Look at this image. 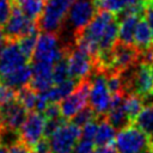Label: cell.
Instances as JSON below:
<instances>
[{"mask_svg": "<svg viewBox=\"0 0 153 153\" xmlns=\"http://www.w3.org/2000/svg\"><path fill=\"white\" fill-rule=\"evenodd\" d=\"M44 123L45 117L42 112L30 111L18 130L19 140L32 149L36 143L44 137Z\"/></svg>", "mask_w": 153, "mask_h": 153, "instance_id": "cell-9", "label": "cell"}, {"mask_svg": "<svg viewBox=\"0 0 153 153\" xmlns=\"http://www.w3.org/2000/svg\"><path fill=\"white\" fill-rule=\"evenodd\" d=\"M79 82L80 81H76V80L69 78L68 80H66L61 84L53 85L50 88H48L47 91H43L42 93L47 98L48 103H59L62 99H65L67 96H69L75 90V87L78 86Z\"/></svg>", "mask_w": 153, "mask_h": 153, "instance_id": "cell-18", "label": "cell"}, {"mask_svg": "<svg viewBox=\"0 0 153 153\" xmlns=\"http://www.w3.org/2000/svg\"><path fill=\"white\" fill-rule=\"evenodd\" d=\"M45 1H47V0H45Z\"/></svg>", "mask_w": 153, "mask_h": 153, "instance_id": "cell-42", "label": "cell"}, {"mask_svg": "<svg viewBox=\"0 0 153 153\" xmlns=\"http://www.w3.org/2000/svg\"><path fill=\"white\" fill-rule=\"evenodd\" d=\"M26 111L17 99L0 105V128L18 131L27 116Z\"/></svg>", "mask_w": 153, "mask_h": 153, "instance_id": "cell-13", "label": "cell"}, {"mask_svg": "<svg viewBox=\"0 0 153 153\" xmlns=\"http://www.w3.org/2000/svg\"><path fill=\"white\" fill-rule=\"evenodd\" d=\"M98 118V115L94 112V110L88 105H86L84 109H81L75 116L72 117L71 122H73L74 124L79 126V127H82L84 124H86L87 122L90 121H93V120H97Z\"/></svg>", "mask_w": 153, "mask_h": 153, "instance_id": "cell-28", "label": "cell"}, {"mask_svg": "<svg viewBox=\"0 0 153 153\" xmlns=\"http://www.w3.org/2000/svg\"><path fill=\"white\" fill-rule=\"evenodd\" d=\"M29 60L22 53L17 41H7L0 51V76L25 65Z\"/></svg>", "mask_w": 153, "mask_h": 153, "instance_id": "cell-14", "label": "cell"}, {"mask_svg": "<svg viewBox=\"0 0 153 153\" xmlns=\"http://www.w3.org/2000/svg\"><path fill=\"white\" fill-rule=\"evenodd\" d=\"M88 93H90V80L84 79L81 80L75 90L67 96L60 103L61 115L65 120H72L81 109L87 105L88 102Z\"/></svg>", "mask_w": 153, "mask_h": 153, "instance_id": "cell-11", "label": "cell"}, {"mask_svg": "<svg viewBox=\"0 0 153 153\" xmlns=\"http://www.w3.org/2000/svg\"><path fill=\"white\" fill-rule=\"evenodd\" d=\"M134 45L139 51L153 45V33L145 19H140L136 25L134 33Z\"/></svg>", "mask_w": 153, "mask_h": 153, "instance_id": "cell-19", "label": "cell"}, {"mask_svg": "<svg viewBox=\"0 0 153 153\" xmlns=\"http://www.w3.org/2000/svg\"><path fill=\"white\" fill-rule=\"evenodd\" d=\"M37 33H38V31L30 33V35H26V36H24L17 41L22 53L25 55V57L27 60H31V57H32V54H33V50L36 47V42H37V37H38Z\"/></svg>", "mask_w": 153, "mask_h": 153, "instance_id": "cell-27", "label": "cell"}, {"mask_svg": "<svg viewBox=\"0 0 153 153\" xmlns=\"http://www.w3.org/2000/svg\"><path fill=\"white\" fill-rule=\"evenodd\" d=\"M98 12L94 0H74L67 12V23L74 37L79 35Z\"/></svg>", "mask_w": 153, "mask_h": 153, "instance_id": "cell-7", "label": "cell"}, {"mask_svg": "<svg viewBox=\"0 0 153 153\" xmlns=\"http://www.w3.org/2000/svg\"><path fill=\"white\" fill-rule=\"evenodd\" d=\"M126 93H135L143 99L153 96V65L139 61L133 66L130 74L121 72Z\"/></svg>", "mask_w": 153, "mask_h": 153, "instance_id": "cell-1", "label": "cell"}, {"mask_svg": "<svg viewBox=\"0 0 153 153\" xmlns=\"http://www.w3.org/2000/svg\"><path fill=\"white\" fill-rule=\"evenodd\" d=\"M140 61V51L135 45L116 42L111 49V68L109 72H123ZM108 72V73H109Z\"/></svg>", "mask_w": 153, "mask_h": 153, "instance_id": "cell-12", "label": "cell"}, {"mask_svg": "<svg viewBox=\"0 0 153 153\" xmlns=\"http://www.w3.org/2000/svg\"><path fill=\"white\" fill-rule=\"evenodd\" d=\"M98 129L97 134L94 136V145L97 146H103V145H109L112 141H115L116 137V129L104 118V117H98Z\"/></svg>", "mask_w": 153, "mask_h": 153, "instance_id": "cell-21", "label": "cell"}, {"mask_svg": "<svg viewBox=\"0 0 153 153\" xmlns=\"http://www.w3.org/2000/svg\"><path fill=\"white\" fill-rule=\"evenodd\" d=\"M81 137V129L73 122H65L48 139L50 153H72Z\"/></svg>", "mask_w": 153, "mask_h": 153, "instance_id": "cell-6", "label": "cell"}, {"mask_svg": "<svg viewBox=\"0 0 153 153\" xmlns=\"http://www.w3.org/2000/svg\"><path fill=\"white\" fill-rule=\"evenodd\" d=\"M96 74L90 81V93L88 103L90 106L94 110L98 117H104L110 108L111 92L106 85V75L103 71L96 69Z\"/></svg>", "mask_w": 153, "mask_h": 153, "instance_id": "cell-5", "label": "cell"}, {"mask_svg": "<svg viewBox=\"0 0 153 153\" xmlns=\"http://www.w3.org/2000/svg\"><path fill=\"white\" fill-rule=\"evenodd\" d=\"M12 4L26 17L37 20L44 10L45 0H12Z\"/></svg>", "mask_w": 153, "mask_h": 153, "instance_id": "cell-20", "label": "cell"}, {"mask_svg": "<svg viewBox=\"0 0 153 153\" xmlns=\"http://www.w3.org/2000/svg\"><path fill=\"white\" fill-rule=\"evenodd\" d=\"M143 17H145V20L148 24V26H149V29L152 30V33H153V0H148L145 4Z\"/></svg>", "mask_w": 153, "mask_h": 153, "instance_id": "cell-35", "label": "cell"}, {"mask_svg": "<svg viewBox=\"0 0 153 153\" xmlns=\"http://www.w3.org/2000/svg\"><path fill=\"white\" fill-rule=\"evenodd\" d=\"M0 153H8V151H7V147H5V146L0 145Z\"/></svg>", "mask_w": 153, "mask_h": 153, "instance_id": "cell-39", "label": "cell"}, {"mask_svg": "<svg viewBox=\"0 0 153 153\" xmlns=\"http://www.w3.org/2000/svg\"><path fill=\"white\" fill-rule=\"evenodd\" d=\"M42 114L44 115L45 118H56V117H61L62 116L61 115L60 104H57V103H49Z\"/></svg>", "mask_w": 153, "mask_h": 153, "instance_id": "cell-34", "label": "cell"}, {"mask_svg": "<svg viewBox=\"0 0 153 153\" xmlns=\"http://www.w3.org/2000/svg\"><path fill=\"white\" fill-rule=\"evenodd\" d=\"M12 0H0V27H2L8 20L12 13Z\"/></svg>", "mask_w": 153, "mask_h": 153, "instance_id": "cell-30", "label": "cell"}, {"mask_svg": "<svg viewBox=\"0 0 153 153\" xmlns=\"http://www.w3.org/2000/svg\"><path fill=\"white\" fill-rule=\"evenodd\" d=\"M32 62H33V65L31 66L32 76L29 82V86L37 93L47 91L54 84L51 78L53 65L42 61H32Z\"/></svg>", "mask_w": 153, "mask_h": 153, "instance_id": "cell-15", "label": "cell"}, {"mask_svg": "<svg viewBox=\"0 0 153 153\" xmlns=\"http://www.w3.org/2000/svg\"><path fill=\"white\" fill-rule=\"evenodd\" d=\"M51 78H53L54 84H61V82H63L71 78L66 55L62 59H60L57 62L54 63L53 71H51Z\"/></svg>", "mask_w": 153, "mask_h": 153, "instance_id": "cell-26", "label": "cell"}, {"mask_svg": "<svg viewBox=\"0 0 153 153\" xmlns=\"http://www.w3.org/2000/svg\"><path fill=\"white\" fill-rule=\"evenodd\" d=\"M143 98L135 94V93H127L126 98H124V103H123V108L124 111L130 121V123H133L136 118V116L139 115V112L142 110L143 108Z\"/></svg>", "mask_w": 153, "mask_h": 153, "instance_id": "cell-24", "label": "cell"}, {"mask_svg": "<svg viewBox=\"0 0 153 153\" xmlns=\"http://www.w3.org/2000/svg\"><path fill=\"white\" fill-rule=\"evenodd\" d=\"M74 0H48L42 14L37 19V26L43 32L57 33L63 19Z\"/></svg>", "mask_w": 153, "mask_h": 153, "instance_id": "cell-3", "label": "cell"}, {"mask_svg": "<svg viewBox=\"0 0 153 153\" xmlns=\"http://www.w3.org/2000/svg\"><path fill=\"white\" fill-rule=\"evenodd\" d=\"M149 145H151V151H152V153H153V136L149 139Z\"/></svg>", "mask_w": 153, "mask_h": 153, "instance_id": "cell-40", "label": "cell"}, {"mask_svg": "<svg viewBox=\"0 0 153 153\" xmlns=\"http://www.w3.org/2000/svg\"><path fill=\"white\" fill-rule=\"evenodd\" d=\"M29 153H37V152H36V151H35V149H32V151H30V152H29Z\"/></svg>", "mask_w": 153, "mask_h": 153, "instance_id": "cell-41", "label": "cell"}, {"mask_svg": "<svg viewBox=\"0 0 153 153\" xmlns=\"http://www.w3.org/2000/svg\"><path fill=\"white\" fill-rule=\"evenodd\" d=\"M140 17L141 16L139 14H129L121 18V20L118 19V43L134 45V33L136 25L140 20Z\"/></svg>", "mask_w": 153, "mask_h": 153, "instance_id": "cell-17", "label": "cell"}, {"mask_svg": "<svg viewBox=\"0 0 153 153\" xmlns=\"http://www.w3.org/2000/svg\"><path fill=\"white\" fill-rule=\"evenodd\" d=\"M29 149L30 148L25 143H23L20 140L14 142L13 145L8 146V148H7L8 153H29Z\"/></svg>", "mask_w": 153, "mask_h": 153, "instance_id": "cell-36", "label": "cell"}, {"mask_svg": "<svg viewBox=\"0 0 153 153\" xmlns=\"http://www.w3.org/2000/svg\"><path fill=\"white\" fill-rule=\"evenodd\" d=\"M6 42H7V39H6V37H5V33H4V31H2L1 27H0V51H1V49L4 48V45L6 44Z\"/></svg>", "mask_w": 153, "mask_h": 153, "instance_id": "cell-38", "label": "cell"}, {"mask_svg": "<svg viewBox=\"0 0 153 153\" xmlns=\"http://www.w3.org/2000/svg\"><path fill=\"white\" fill-rule=\"evenodd\" d=\"M66 57H67L69 75L72 79L76 81H81L84 79L90 78V74L94 68L93 59L90 55L81 51L76 47L72 49L71 47L67 45Z\"/></svg>", "mask_w": 153, "mask_h": 153, "instance_id": "cell-10", "label": "cell"}, {"mask_svg": "<svg viewBox=\"0 0 153 153\" xmlns=\"http://www.w3.org/2000/svg\"><path fill=\"white\" fill-rule=\"evenodd\" d=\"M115 147L117 153H152L148 135L133 123L118 130Z\"/></svg>", "mask_w": 153, "mask_h": 153, "instance_id": "cell-2", "label": "cell"}, {"mask_svg": "<svg viewBox=\"0 0 153 153\" xmlns=\"http://www.w3.org/2000/svg\"><path fill=\"white\" fill-rule=\"evenodd\" d=\"M16 94H17L16 90H13V88H11V87L0 82V105L7 103L10 100L16 99Z\"/></svg>", "mask_w": 153, "mask_h": 153, "instance_id": "cell-33", "label": "cell"}, {"mask_svg": "<svg viewBox=\"0 0 153 153\" xmlns=\"http://www.w3.org/2000/svg\"><path fill=\"white\" fill-rule=\"evenodd\" d=\"M133 123L137 128H140L145 134L152 137L153 136V103L148 104L147 106H143Z\"/></svg>", "mask_w": 153, "mask_h": 153, "instance_id": "cell-22", "label": "cell"}, {"mask_svg": "<svg viewBox=\"0 0 153 153\" xmlns=\"http://www.w3.org/2000/svg\"><path fill=\"white\" fill-rule=\"evenodd\" d=\"M31 76H32V68H31V66L25 63V65L18 67L17 69L0 76V82L17 91L20 87L29 85Z\"/></svg>", "mask_w": 153, "mask_h": 153, "instance_id": "cell-16", "label": "cell"}, {"mask_svg": "<svg viewBox=\"0 0 153 153\" xmlns=\"http://www.w3.org/2000/svg\"><path fill=\"white\" fill-rule=\"evenodd\" d=\"M67 45L61 47L57 33L43 32L37 37L36 47L32 54V61H42L54 66L60 59L66 55Z\"/></svg>", "mask_w": 153, "mask_h": 153, "instance_id": "cell-4", "label": "cell"}, {"mask_svg": "<svg viewBox=\"0 0 153 153\" xmlns=\"http://www.w3.org/2000/svg\"><path fill=\"white\" fill-rule=\"evenodd\" d=\"M65 122H66V120L62 116L61 117H56V118H45V123H44V137H49Z\"/></svg>", "mask_w": 153, "mask_h": 153, "instance_id": "cell-29", "label": "cell"}, {"mask_svg": "<svg viewBox=\"0 0 153 153\" xmlns=\"http://www.w3.org/2000/svg\"><path fill=\"white\" fill-rule=\"evenodd\" d=\"M16 94V99L27 110V111H35L36 109V102H37V92L33 91L29 85H25L20 88H18Z\"/></svg>", "mask_w": 153, "mask_h": 153, "instance_id": "cell-25", "label": "cell"}, {"mask_svg": "<svg viewBox=\"0 0 153 153\" xmlns=\"http://www.w3.org/2000/svg\"><path fill=\"white\" fill-rule=\"evenodd\" d=\"M93 151H94V142L81 137L75 143L72 153H93Z\"/></svg>", "mask_w": 153, "mask_h": 153, "instance_id": "cell-32", "label": "cell"}, {"mask_svg": "<svg viewBox=\"0 0 153 153\" xmlns=\"http://www.w3.org/2000/svg\"><path fill=\"white\" fill-rule=\"evenodd\" d=\"M123 103H124V102H123ZM104 118H105L116 130H120V129H122V128H124V127L131 124L130 121H129V118H128V116H127V114H126V111H124L123 104L120 105V106L109 108V110H108V112L105 114Z\"/></svg>", "mask_w": 153, "mask_h": 153, "instance_id": "cell-23", "label": "cell"}, {"mask_svg": "<svg viewBox=\"0 0 153 153\" xmlns=\"http://www.w3.org/2000/svg\"><path fill=\"white\" fill-rule=\"evenodd\" d=\"M7 41H18L19 38L38 31L36 20L26 17L16 6L12 7V13L2 29Z\"/></svg>", "mask_w": 153, "mask_h": 153, "instance_id": "cell-8", "label": "cell"}, {"mask_svg": "<svg viewBox=\"0 0 153 153\" xmlns=\"http://www.w3.org/2000/svg\"><path fill=\"white\" fill-rule=\"evenodd\" d=\"M93 153H117L116 147L111 143L109 145H103V146H97V148H94Z\"/></svg>", "mask_w": 153, "mask_h": 153, "instance_id": "cell-37", "label": "cell"}, {"mask_svg": "<svg viewBox=\"0 0 153 153\" xmlns=\"http://www.w3.org/2000/svg\"><path fill=\"white\" fill-rule=\"evenodd\" d=\"M97 120H98V118H97ZM97 120L90 121V122H87L86 124L82 126V129H81V137H82V139L91 140V141L94 140V136H96L97 129H98Z\"/></svg>", "mask_w": 153, "mask_h": 153, "instance_id": "cell-31", "label": "cell"}]
</instances>
